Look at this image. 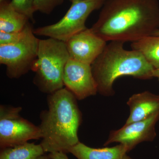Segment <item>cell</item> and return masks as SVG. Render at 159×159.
I'll use <instances>...</instances> for the list:
<instances>
[{
	"label": "cell",
	"mask_w": 159,
	"mask_h": 159,
	"mask_svg": "<svg viewBox=\"0 0 159 159\" xmlns=\"http://www.w3.org/2000/svg\"><path fill=\"white\" fill-rule=\"evenodd\" d=\"M106 0H86L72 3L66 13L55 24L33 29L38 36L66 42L74 35L87 29L85 22L90 15L101 9Z\"/></svg>",
	"instance_id": "cell-6"
},
{
	"label": "cell",
	"mask_w": 159,
	"mask_h": 159,
	"mask_svg": "<svg viewBox=\"0 0 159 159\" xmlns=\"http://www.w3.org/2000/svg\"><path fill=\"white\" fill-rule=\"evenodd\" d=\"M122 159H133L132 158H131L130 157L128 156V155H127V154L125 155L124 157H123V158Z\"/></svg>",
	"instance_id": "cell-22"
},
{
	"label": "cell",
	"mask_w": 159,
	"mask_h": 159,
	"mask_svg": "<svg viewBox=\"0 0 159 159\" xmlns=\"http://www.w3.org/2000/svg\"><path fill=\"white\" fill-rule=\"evenodd\" d=\"M154 35H159V30L158 31H157V32H156L155 34H154Z\"/></svg>",
	"instance_id": "cell-23"
},
{
	"label": "cell",
	"mask_w": 159,
	"mask_h": 159,
	"mask_svg": "<svg viewBox=\"0 0 159 159\" xmlns=\"http://www.w3.org/2000/svg\"><path fill=\"white\" fill-rule=\"evenodd\" d=\"M70 58L92 65L105 48L107 42L90 29L80 31L66 42Z\"/></svg>",
	"instance_id": "cell-10"
},
{
	"label": "cell",
	"mask_w": 159,
	"mask_h": 159,
	"mask_svg": "<svg viewBox=\"0 0 159 159\" xmlns=\"http://www.w3.org/2000/svg\"><path fill=\"white\" fill-rule=\"evenodd\" d=\"M48 156L50 159H69L66 153L61 152H51L49 154ZM37 159H48V158L47 156L43 155Z\"/></svg>",
	"instance_id": "cell-19"
},
{
	"label": "cell",
	"mask_w": 159,
	"mask_h": 159,
	"mask_svg": "<svg viewBox=\"0 0 159 159\" xmlns=\"http://www.w3.org/2000/svg\"><path fill=\"white\" fill-rule=\"evenodd\" d=\"M159 120V112L145 120L125 124L118 130L111 131L104 145L119 143L129 152L142 142H152L156 137V125Z\"/></svg>",
	"instance_id": "cell-8"
},
{
	"label": "cell",
	"mask_w": 159,
	"mask_h": 159,
	"mask_svg": "<svg viewBox=\"0 0 159 159\" xmlns=\"http://www.w3.org/2000/svg\"><path fill=\"white\" fill-rule=\"evenodd\" d=\"M90 29L107 42L153 35L159 30L158 0H106Z\"/></svg>",
	"instance_id": "cell-1"
},
{
	"label": "cell",
	"mask_w": 159,
	"mask_h": 159,
	"mask_svg": "<svg viewBox=\"0 0 159 159\" xmlns=\"http://www.w3.org/2000/svg\"><path fill=\"white\" fill-rule=\"evenodd\" d=\"M128 152V148L122 144L112 147L93 148L80 142L69 151L77 159H122Z\"/></svg>",
	"instance_id": "cell-12"
},
{
	"label": "cell",
	"mask_w": 159,
	"mask_h": 159,
	"mask_svg": "<svg viewBox=\"0 0 159 159\" xmlns=\"http://www.w3.org/2000/svg\"><path fill=\"white\" fill-rule=\"evenodd\" d=\"M30 20L16 11L9 1L0 2V31L19 32L23 31Z\"/></svg>",
	"instance_id": "cell-13"
},
{
	"label": "cell",
	"mask_w": 159,
	"mask_h": 159,
	"mask_svg": "<svg viewBox=\"0 0 159 159\" xmlns=\"http://www.w3.org/2000/svg\"><path fill=\"white\" fill-rule=\"evenodd\" d=\"M124 43L109 42L91 65L98 93L102 96H113L114 83L119 77L130 76L142 80L153 78V67L139 51L124 48Z\"/></svg>",
	"instance_id": "cell-3"
},
{
	"label": "cell",
	"mask_w": 159,
	"mask_h": 159,
	"mask_svg": "<svg viewBox=\"0 0 159 159\" xmlns=\"http://www.w3.org/2000/svg\"><path fill=\"white\" fill-rule=\"evenodd\" d=\"M63 2L64 0H34V10L44 14H50Z\"/></svg>",
	"instance_id": "cell-17"
},
{
	"label": "cell",
	"mask_w": 159,
	"mask_h": 159,
	"mask_svg": "<svg viewBox=\"0 0 159 159\" xmlns=\"http://www.w3.org/2000/svg\"><path fill=\"white\" fill-rule=\"evenodd\" d=\"M20 107L0 106V146L2 148L41 139L37 126L20 115Z\"/></svg>",
	"instance_id": "cell-7"
},
{
	"label": "cell",
	"mask_w": 159,
	"mask_h": 159,
	"mask_svg": "<svg viewBox=\"0 0 159 159\" xmlns=\"http://www.w3.org/2000/svg\"><path fill=\"white\" fill-rule=\"evenodd\" d=\"M72 3L77 2H81V1H86V0H69Z\"/></svg>",
	"instance_id": "cell-21"
},
{
	"label": "cell",
	"mask_w": 159,
	"mask_h": 159,
	"mask_svg": "<svg viewBox=\"0 0 159 159\" xmlns=\"http://www.w3.org/2000/svg\"><path fill=\"white\" fill-rule=\"evenodd\" d=\"M77 98L66 88L48 94V108L40 113L42 146L45 152L68 153L79 142L82 114Z\"/></svg>",
	"instance_id": "cell-2"
},
{
	"label": "cell",
	"mask_w": 159,
	"mask_h": 159,
	"mask_svg": "<svg viewBox=\"0 0 159 159\" xmlns=\"http://www.w3.org/2000/svg\"><path fill=\"white\" fill-rule=\"evenodd\" d=\"M10 4L16 11L25 16L31 21L34 22V14L35 11L34 0H11Z\"/></svg>",
	"instance_id": "cell-16"
},
{
	"label": "cell",
	"mask_w": 159,
	"mask_h": 159,
	"mask_svg": "<svg viewBox=\"0 0 159 159\" xmlns=\"http://www.w3.org/2000/svg\"><path fill=\"white\" fill-rule=\"evenodd\" d=\"M131 47L142 53L154 69H159V35L143 38L132 43Z\"/></svg>",
	"instance_id": "cell-15"
},
{
	"label": "cell",
	"mask_w": 159,
	"mask_h": 159,
	"mask_svg": "<svg viewBox=\"0 0 159 159\" xmlns=\"http://www.w3.org/2000/svg\"><path fill=\"white\" fill-rule=\"evenodd\" d=\"M152 77L157 78L159 82V69H154L152 72Z\"/></svg>",
	"instance_id": "cell-20"
},
{
	"label": "cell",
	"mask_w": 159,
	"mask_h": 159,
	"mask_svg": "<svg viewBox=\"0 0 159 159\" xmlns=\"http://www.w3.org/2000/svg\"><path fill=\"white\" fill-rule=\"evenodd\" d=\"M64 85L78 100L95 96L98 93L92 66L70 58L66 65Z\"/></svg>",
	"instance_id": "cell-9"
},
{
	"label": "cell",
	"mask_w": 159,
	"mask_h": 159,
	"mask_svg": "<svg viewBox=\"0 0 159 159\" xmlns=\"http://www.w3.org/2000/svg\"><path fill=\"white\" fill-rule=\"evenodd\" d=\"M129 115L125 124L142 121L159 112V95L148 91L134 94L127 102Z\"/></svg>",
	"instance_id": "cell-11"
},
{
	"label": "cell",
	"mask_w": 159,
	"mask_h": 159,
	"mask_svg": "<svg viewBox=\"0 0 159 159\" xmlns=\"http://www.w3.org/2000/svg\"><path fill=\"white\" fill-rule=\"evenodd\" d=\"M70 59L65 42L51 38L39 40L31 70L35 73L33 83L40 92L48 95L63 88L64 72Z\"/></svg>",
	"instance_id": "cell-4"
},
{
	"label": "cell",
	"mask_w": 159,
	"mask_h": 159,
	"mask_svg": "<svg viewBox=\"0 0 159 159\" xmlns=\"http://www.w3.org/2000/svg\"><path fill=\"white\" fill-rule=\"evenodd\" d=\"M29 22L20 40L8 45H0V63L6 66L7 77L18 79L31 70L37 59L39 40Z\"/></svg>",
	"instance_id": "cell-5"
},
{
	"label": "cell",
	"mask_w": 159,
	"mask_h": 159,
	"mask_svg": "<svg viewBox=\"0 0 159 159\" xmlns=\"http://www.w3.org/2000/svg\"><path fill=\"white\" fill-rule=\"evenodd\" d=\"M26 26L23 31L19 32L0 31V45H8L18 42L25 35Z\"/></svg>",
	"instance_id": "cell-18"
},
{
	"label": "cell",
	"mask_w": 159,
	"mask_h": 159,
	"mask_svg": "<svg viewBox=\"0 0 159 159\" xmlns=\"http://www.w3.org/2000/svg\"><path fill=\"white\" fill-rule=\"evenodd\" d=\"M44 152L41 144L27 142L2 148L0 159H37L43 155Z\"/></svg>",
	"instance_id": "cell-14"
},
{
	"label": "cell",
	"mask_w": 159,
	"mask_h": 159,
	"mask_svg": "<svg viewBox=\"0 0 159 159\" xmlns=\"http://www.w3.org/2000/svg\"><path fill=\"white\" fill-rule=\"evenodd\" d=\"M8 1V0H0V2H5V1Z\"/></svg>",
	"instance_id": "cell-24"
}]
</instances>
